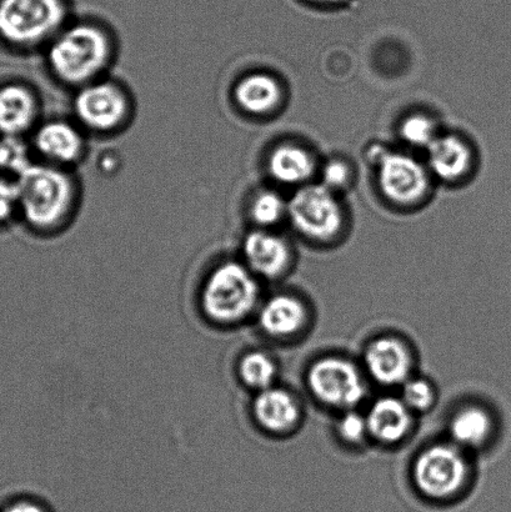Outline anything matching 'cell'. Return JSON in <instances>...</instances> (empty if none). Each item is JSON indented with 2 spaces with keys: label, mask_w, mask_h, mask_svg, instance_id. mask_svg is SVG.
I'll list each match as a JSON object with an SVG mask.
<instances>
[{
  "label": "cell",
  "mask_w": 511,
  "mask_h": 512,
  "mask_svg": "<svg viewBox=\"0 0 511 512\" xmlns=\"http://www.w3.org/2000/svg\"><path fill=\"white\" fill-rule=\"evenodd\" d=\"M112 47L107 34L92 25H77L55 35L48 63L55 77L70 85L95 82L109 64Z\"/></svg>",
  "instance_id": "1"
},
{
  "label": "cell",
  "mask_w": 511,
  "mask_h": 512,
  "mask_svg": "<svg viewBox=\"0 0 511 512\" xmlns=\"http://www.w3.org/2000/svg\"><path fill=\"white\" fill-rule=\"evenodd\" d=\"M19 210L30 227L53 229L72 210L73 180L55 165L33 164L18 178Z\"/></svg>",
  "instance_id": "2"
},
{
  "label": "cell",
  "mask_w": 511,
  "mask_h": 512,
  "mask_svg": "<svg viewBox=\"0 0 511 512\" xmlns=\"http://www.w3.org/2000/svg\"><path fill=\"white\" fill-rule=\"evenodd\" d=\"M258 295L259 288L252 270L228 261L218 266L204 285V313L215 323H238L252 313Z\"/></svg>",
  "instance_id": "3"
},
{
  "label": "cell",
  "mask_w": 511,
  "mask_h": 512,
  "mask_svg": "<svg viewBox=\"0 0 511 512\" xmlns=\"http://www.w3.org/2000/svg\"><path fill=\"white\" fill-rule=\"evenodd\" d=\"M64 19L62 0H0V37L20 47L55 37Z\"/></svg>",
  "instance_id": "4"
},
{
  "label": "cell",
  "mask_w": 511,
  "mask_h": 512,
  "mask_svg": "<svg viewBox=\"0 0 511 512\" xmlns=\"http://www.w3.org/2000/svg\"><path fill=\"white\" fill-rule=\"evenodd\" d=\"M413 475L425 498L447 501L458 495L467 481V460L453 446L434 445L419 455Z\"/></svg>",
  "instance_id": "5"
},
{
  "label": "cell",
  "mask_w": 511,
  "mask_h": 512,
  "mask_svg": "<svg viewBox=\"0 0 511 512\" xmlns=\"http://www.w3.org/2000/svg\"><path fill=\"white\" fill-rule=\"evenodd\" d=\"M290 220L300 233L314 240L332 239L343 224L342 208L325 185H308L288 205Z\"/></svg>",
  "instance_id": "6"
},
{
  "label": "cell",
  "mask_w": 511,
  "mask_h": 512,
  "mask_svg": "<svg viewBox=\"0 0 511 512\" xmlns=\"http://www.w3.org/2000/svg\"><path fill=\"white\" fill-rule=\"evenodd\" d=\"M308 385L315 398L335 408H354L365 395L359 370L350 361L340 358H325L313 364Z\"/></svg>",
  "instance_id": "7"
},
{
  "label": "cell",
  "mask_w": 511,
  "mask_h": 512,
  "mask_svg": "<svg viewBox=\"0 0 511 512\" xmlns=\"http://www.w3.org/2000/svg\"><path fill=\"white\" fill-rule=\"evenodd\" d=\"M74 113L93 132H112L128 117L127 94L110 82L85 84L75 95Z\"/></svg>",
  "instance_id": "8"
},
{
  "label": "cell",
  "mask_w": 511,
  "mask_h": 512,
  "mask_svg": "<svg viewBox=\"0 0 511 512\" xmlns=\"http://www.w3.org/2000/svg\"><path fill=\"white\" fill-rule=\"evenodd\" d=\"M379 184L385 197L395 203L410 204L424 197L429 175L422 164L407 154L380 153Z\"/></svg>",
  "instance_id": "9"
},
{
  "label": "cell",
  "mask_w": 511,
  "mask_h": 512,
  "mask_svg": "<svg viewBox=\"0 0 511 512\" xmlns=\"http://www.w3.org/2000/svg\"><path fill=\"white\" fill-rule=\"evenodd\" d=\"M365 365L377 383L403 385L409 379L413 360L403 341L385 336L374 340L368 346L365 351Z\"/></svg>",
  "instance_id": "10"
},
{
  "label": "cell",
  "mask_w": 511,
  "mask_h": 512,
  "mask_svg": "<svg viewBox=\"0 0 511 512\" xmlns=\"http://www.w3.org/2000/svg\"><path fill=\"white\" fill-rule=\"evenodd\" d=\"M243 253L249 269L265 278L279 276L290 263L288 244L267 230H255L248 234L244 240Z\"/></svg>",
  "instance_id": "11"
},
{
  "label": "cell",
  "mask_w": 511,
  "mask_h": 512,
  "mask_svg": "<svg viewBox=\"0 0 511 512\" xmlns=\"http://www.w3.org/2000/svg\"><path fill=\"white\" fill-rule=\"evenodd\" d=\"M37 152L52 164L77 162L84 150L79 130L63 120H52L42 125L34 135Z\"/></svg>",
  "instance_id": "12"
},
{
  "label": "cell",
  "mask_w": 511,
  "mask_h": 512,
  "mask_svg": "<svg viewBox=\"0 0 511 512\" xmlns=\"http://www.w3.org/2000/svg\"><path fill=\"white\" fill-rule=\"evenodd\" d=\"M38 105L34 94L19 84L0 88V133L3 137H20L32 127Z\"/></svg>",
  "instance_id": "13"
},
{
  "label": "cell",
  "mask_w": 511,
  "mask_h": 512,
  "mask_svg": "<svg viewBox=\"0 0 511 512\" xmlns=\"http://www.w3.org/2000/svg\"><path fill=\"white\" fill-rule=\"evenodd\" d=\"M369 434L385 444L398 443L412 425V410L402 399L382 398L372 405L367 416Z\"/></svg>",
  "instance_id": "14"
},
{
  "label": "cell",
  "mask_w": 511,
  "mask_h": 512,
  "mask_svg": "<svg viewBox=\"0 0 511 512\" xmlns=\"http://www.w3.org/2000/svg\"><path fill=\"white\" fill-rule=\"evenodd\" d=\"M254 415L265 430L284 433L298 423L300 410L292 394L282 389L260 391L254 401Z\"/></svg>",
  "instance_id": "15"
},
{
  "label": "cell",
  "mask_w": 511,
  "mask_h": 512,
  "mask_svg": "<svg viewBox=\"0 0 511 512\" xmlns=\"http://www.w3.org/2000/svg\"><path fill=\"white\" fill-rule=\"evenodd\" d=\"M234 99L239 108L249 114L273 112L282 100V88L277 79L264 73H254L240 79L235 85Z\"/></svg>",
  "instance_id": "16"
},
{
  "label": "cell",
  "mask_w": 511,
  "mask_h": 512,
  "mask_svg": "<svg viewBox=\"0 0 511 512\" xmlns=\"http://www.w3.org/2000/svg\"><path fill=\"white\" fill-rule=\"evenodd\" d=\"M428 150L430 169L445 182H455L462 178L472 163L468 145L454 135L438 137Z\"/></svg>",
  "instance_id": "17"
},
{
  "label": "cell",
  "mask_w": 511,
  "mask_h": 512,
  "mask_svg": "<svg viewBox=\"0 0 511 512\" xmlns=\"http://www.w3.org/2000/svg\"><path fill=\"white\" fill-rule=\"evenodd\" d=\"M307 311L297 298L277 295L269 299L260 311V325L265 333L273 336H289L302 328Z\"/></svg>",
  "instance_id": "18"
},
{
  "label": "cell",
  "mask_w": 511,
  "mask_h": 512,
  "mask_svg": "<svg viewBox=\"0 0 511 512\" xmlns=\"http://www.w3.org/2000/svg\"><path fill=\"white\" fill-rule=\"evenodd\" d=\"M270 175L282 184H300L312 177L314 160L297 145L285 144L274 150L269 157Z\"/></svg>",
  "instance_id": "19"
},
{
  "label": "cell",
  "mask_w": 511,
  "mask_h": 512,
  "mask_svg": "<svg viewBox=\"0 0 511 512\" xmlns=\"http://www.w3.org/2000/svg\"><path fill=\"white\" fill-rule=\"evenodd\" d=\"M492 419L484 409L468 406L458 411L450 421V434L458 444L475 448L487 441L492 433Z\"/></svg>",
  "instance_id": "20"
},
{
  "label": "cell",
  "mask_w": 511,
  "mask_h": 512,
  "mask_svg": "<svg viewBox=\"0 0 511 512\" xmlns=\"http://www.w3.org/2000/svg\"><path fill=\"white\" fill-rule=\"evenodd\" d=\"M239 375L250 388L262 391L272 388L277 368L267 354L253 351L240 361Z\"/></svg>",
  "instance_id": "21"
},
{
  "label": "cell",
  "mask_w": 511,
  "mask_h": 512,
  "mask_svg": "<svg viewBox=\"0 0 511 512\" xmlns=\"http://www.w3.org/2000/svg\"><path fill=\"white\" fill-rule=\"evenodd\" d=\"M32 165L29 148L20 137L0 139V170L19 178Z\"/></svg>",
  "instance_id": "22"
},
{
  "label": "cell",
  "mask_w": 511,
  "mask_h": 512,
  "mask_svg": "<svg viewBox=\"0 0 511 512\" xmlns=\"http://www.w3.org/2000/svg\"><path fill=\"white\" fill-rule=\"evenodd\" d=\"M285 212H287V205L282 197H279L277 193L269 192V190L259 193L250 204V218L263 228L279 223Z\"/></svg>",
  "instance_id": "23"
},
{
  "label": "cell",
  "mask_w": 511,
  "mask_h": 512,
  "mask_svg": "<svg viewBox=\"0 0 511 512\" xmlns=\"http://www.w3.org/2000/svg\"><path fill=\"white\" fill-rule=\"evenodd\" d=\"M400 135L405 142L417 148H429L439 137L437 125L424 115H413L405 119L400 128Z\"/></svg>",
  "instance_id": "24"
},
{
  "label": "cell",
  "mask_w": 511,
  "mask_h": 512,
  "mask_svg": "<svg viewBox=\"0 0 511 512\" xmlns=\"http://www.w3.org/2000/svg\"><path fill=\"white\" fill-rule=\"evenodd\" d=\"M432 384L424 379H408L403 384L402 400L412 411L428 410L434 403Z\"/></svg>",
  "instance_id": "25"
},
{
  "label": "cell",
  "mask_w": 511,
  "mask_h": 512,
  "mask_svg": "<svg viewBox=\"0 0 511 512\" xmlns=\"http://www.w3.org/2000/svg\"><path fill=\"white\" fill-rule=\"evenodd\" d=\"M338 431L344 440L349 443H358L364 439L365 435L369 434L367 418L349 411L339 420Z\"/></svg>",
  "instance_id": "26"
},
{
  "label": "cell",
  "mask_w": 511,
  "mask_h": 512,
  "mask_svg": "<svg viewBox=\"0 0 511 512\" xmlns=\"http://www.w3.org/2000/svg\"><path fill=\"white\" fill-rule=\"evenodd\" d=\"M17 210H19L18 184L0 180V223L12 217Z\"/></svg>",
  "instance_id": "27"
},
{
  "label": "cell",
  "mask_w": 511,
  "mask_h": 512,
  "mask_svg": "<svg viewBox=\"0 0 511 512\" xmlns=\"http://www.w3.org/2000/svg\"><path fill=\"white\" fill-rule=\"evenodd\" d=\"M350 172L347 164L333 160L323 170L325 187L330 190L343 188L349 182Z\"/></svg>",
  "instance_id": "28"
},
{
  "label": "cell",
  "mask_w": 511,
  "mask_h": 512,
  "mask_svg": "<svg viewBox=\"0 0 511 512\" xmlns=\"http://www.w3.org/2000/svg\"><path fill=\"white\" fill-rule=\"evenodd\" d=\"M0 512H50L47 506L33 499H17L7 501L0 506Z\"/></svg>",
  "instance_id": "29"
},
{
  "label": "cell",
  "mask_w": 511,
  "mask_h": 512,
  "mask_svg": "<svg viewBox=\"0 0 511 512\" xmlns=\"http://www.w3.org/2000/svg\"><path fill=\"white\" fill-rule=\"evenodd\" d=\"M312 2H317V3H338L340 2V0H312Z\"/></svg>",
  "instance_id": "30"
}]
</instances>
